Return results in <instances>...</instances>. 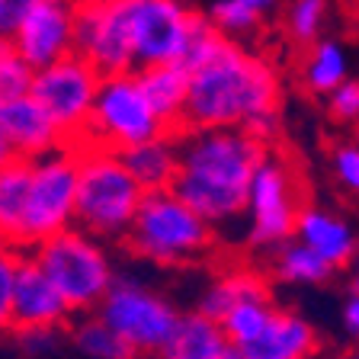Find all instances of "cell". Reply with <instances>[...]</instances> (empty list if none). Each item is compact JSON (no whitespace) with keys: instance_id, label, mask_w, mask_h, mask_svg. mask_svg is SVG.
<instances>
[{"instance_id":"6da1fadb","label":"cell","mask_w":359,"mask_h":359,"mask_svg":"<svg viewBox=\"0 0 359 359\" xmlns=\"http://www.w3.org/2000/svg\"><path fill=\"white\" fill-rule=\"evenodd\" d=\"M177 142L180 173L170 187L177 199L209 228L238 222L247 212L250 177L269 148L241 128H199L177 135Z\"/></svg>"},{"instance_id":"7a4b0ae2","label":"cell","mask_w":359,"mask_h":359,"mask_svg":"<svg viewBox=\"0 0 359 359\" xmlns=\"http://www.w3.org/2000/svg\"><path fill=\"white\" fill-rule=\"evenodd\" d=\"M279 74L260 55L244 52L234 39H222L215 52L189 71L183 132L247 128L254 119L279 112Z\"/></svg>"},{"instance_id":"3957f363","label":"cell","mask_w":359,"mask_h":359,"mask_svg":"<svg viewBox=\"0 0 359 359\" xmlns=\"http://www.w3.org/2000/svg\"><path fill=\"white\" fill-rule=\"evenodd\" d=\"M77 157V205L74 228L97 241H126L144 189L132 180L116 151L93 144H71Z\"/></svg>"},{"instance_id":"277c9868","label":"cell","mask_w":359,"mask_h":359,"mask_svg":"<svg viewBox=\"0 0 359 359\" xmlns=\"http://www.w3.org/2000/svg\"><path fill=\"white\" fill-rule=\"evenodd\" d=\"M122 244L161 266H187L212 250L215 228L202 222L187 202H180L173 189H161L144 193Z\"/></svg>"},{"instance_id":"5b68a950","label":"cell","mask_w":359,"mask_h":359,"mask_svg":"<svg viewBox=\"0 0 359 359\" xmlns=\"http://www.w3.org/2000/svg\"><path fill=\"white\" fill-rule=\"evenodd\" d=\"M26 254L52 279L71 314H93L116 283V269L106 254V244L81 228H67Z\"/></svg>"},{"instance_id":"8992f818","label":"cell","mask_w":359,"mask_h":359,"mask_svg":"<svg viewBox=\"0 0 359 359\" xmlns=\"http://www.w3.org/2000/svg\"><path fill=\"white\" fill-rule=\"evenodd\" d=\"M77 205V157L74 148H58L52 154L32 161L29 196L20 224V250H32L42 241L74 228Z\"/></svg>"},{"instance_id":"52a82bcc","label":"cell","mask_w":359,"mask_h":359,"mask_svg":"<svg viewBox=\"0 0 359 359\" xmlns=\"http://www.w3.org/2000/svg\"><path fill=\"white\" fill-rule=\"evenodd\" d=\"M157 135H167V128L161 126V119L148 106L135 74L103 77L81 144H93V148L122 154V151L151 142Z\"/></svg>"},{"instance_id":"ba28073f","label":"cell","mask_w":359,"mask_h":359,"mask_svg":"<svg viewBox=\"0 0 359 359\" xmlns=\"http://www.w3.org/2000/svg\"><path fill=\"white\" fill-rule=\"evenodd\" d=\"M93 314L132 346L135 356H157L180 321V311L170 299L126 276H116L103 305Z\"/></svg>"},{"instance_id":"9c48e42d","label":"cell","mask_w":359,"mask_h":359,"mask_svg":"<svg viewBox=\"0 0 359 359\" xmlns=\"http://www.w3.org/2000/svg\"><path fill=\"white\" fill-rule=\"evenodd\" d=\"M302 187L285 157L266 151L247 189V241L254 247H283L295 234Z\"/></svg>"},{"instance_id":"30bf717a","label":"cell","mask_w":359,"mask_h":359,"mask_svg":"<svg viewBox=\"0 0 359 359\" xmlns=\"http://www.w3.org/2000/svg\"><path fill=\"white\" fill-rule=\"evenodd\" d=\"M100 81H103V74L81 55H67V58L36 71V77H32L29 97L48 112V119L61 132L65 144L83 142Z\"/></svg>"},{"instance_id":"8fae6325","label":"cell","mask_w":359,"mask_h":359,"mask_svg":"<svg viewBox=\"0 0 359 359\" xmlns=\"http://www.w3.org/2000/svg\"><path fill=\"white\" fill-rule=\"evenodd\" d=\"M126 13L138 71L183 61L202 16L183 0H126Z\"/></svg>"},{"instance_id":"7c38bea8","label":"cell","mask_w":359,"mask_h":359,"mask_svg":"<svg viewBox=\"0 0 359 359\" xmlns=\"http://www.w3.org/2000/svg\"><path fill=\"white\" fill-rule=\"evenodd\" d=\"M74 55L90 61L103 77L138 71L126 0H81L74 26Z\"/></svg>"},{"instance_id":"4fadbf2b","label":"cell","mask_w":359,"mask_h":359,"mask_svg":"<svg viewBox=\"0 0 359 359\" xmlns=\"http://www.w3.org/2000/svg\"><path fill=\"white\" fill-rule=\"evenodd\" d=\"M77 7L81 0H36V7L22 16L10 45L32 71L74 55Z\"/></svg>"},{"instance_id":"5bb4252c","label":"cell","mask_w":359,"mask_h":359,"mask_svg":"<svg viewBox=\"0 0 359 359\" xmlns=\"http://www.w3.org/2000/svg\"><path fill=\"white\" fill-rule=\"evenodd\" d=\"M71 318L74 314H71V308L58 295V289L52 285V279L45 276L42 266L29 254H22L16 285H13V330H26V327L65 330L71 324Z\"/></svg>"},{"instance_id":"9a60e30c","label":"cell","mask_w":359,"mask_h":359,"mask_svg":"<svg viewBox=\"0 0 359 359\" xmlns=\"http://www.w3.org/2000/svg\"><path fill=\"white\" fill-rule=\"evenodd\" d=\"M0 135L7 142L10 154L22 161H39L58 148H67L48 112L32 97H20L0 106Z\"/></svg>"},{"instance_id":"2e32d148","label":"cell","mask_w":359,"mask_h":359,"mask_svg":"<svg viewBox=\"0 0 359 359\" xmlns=\"http://www.w3.org/2000/svg\"><path fill=\"white\" fill-rule=\"evenodd\" d=\"M295 238H299V244H305L308 250H314L330 269H340L356 260L359 238H356V231H353V224L344 222L340 215H330V212H324V209L302 205L299 222H295Z\"/></svg>"},{"instance_id":"e0dca14e","label":"cell","mask_w":359,"mask_h":359,"mask_svg":"<svg viewBox=\"0 0 359 359\" xmlns=\"http://www.w3.org/2000/svg\"><path fill=\"white\" fill-rule=\"evenodd\" d=\"M135 81L142 87L148 106L167 128V135H183V116H187L189 97V71L183 65H157L135 71Z\"/></svg>"},{"instance_id":"ac0fdd59","label":"cell","mask_w":359,"mask_h":359,"mask_svg":"<svg viewBox=\"0 0 359 359\" xmlns=\"http://www.w3.org/2000/svg\"><path fill=\"white\" fill-rule=\"evenodd\" d=\"M241 353L244 359H311L318 353V330L302 314L276 311L266 330Z\"/></svg>"},{"instance_id":"d6986e66","label":"cell","mask_w":359,"mask_h":359,"mask_svg":"<svg viewBox=\"0 0 359 359\" xmlns=\"http://www.w3.org/2000/svg\"><path fill=\"white\" fill-rule=\"evenodd\" d=\"M122 164L132 173V180L144 193L170 189L180 173V142L177 135H157L151 142H142L135 148L122 151Z\"/></svg>"},{"instance_id":"ffe728a7","label":"cell","mask_w":359,"mask_h":359,"mask_svg":"<svg viewBox=\"0 0 359 359\" xmlns=\"http://www.w3.org/2000/svg\"><path fill=\"white\" fill-rule=\"evenodd\" d=\"M244 302H269V283L263 273L257 269H228L209 289L199 295V308L196 311L209 321H222L224 314L231 311L234 305Z\"/></svg>"},{"instance_id":"44dd1931","label":"cell","mask_w":359,"mask_h":359,"mask_svg":"<svg viewBox=\"0 0 359 359\" xmlns=\"http://www.w3.org/2000/svg\"><path fill=\"white\" fill-rule=\"evenodd\" d=\"M224 346H228V340L222 334V324L193 311L180 314L177 327L164 344V350L157 353V359H218Z\"/></svg>"},{"instance_id":"7402d4cb","label":"cell","mask_w":359,"mask_h":359,"mask_svg":"<svg viewBox=\"0 0 359 359\" xmlns=\"http://www.w3.org/2000/svg\"><path fill=\"white\" fill-rule=\"evenodd\" d=\"M29 177H32V161L22 157H10L0 167V241L13 244L20 241V224L22 212H26V196H29Z\"/></svg>"},{"instance_id":"603a6c76","label":"cell","mask_w":359,"mask_h":359,"mask_svg":"<svg viewBox=\"0 0 359 359\" xmlns=\"http://www.w3.org/2000/svg\"><path fill=\"white\" fill-rule=\"evenodd\" d=\"M346 71H350V61H346L344 45L334 42V39H318L302 61V83L314 93L330 97L346 81Z\"/></svg>"},{"instance_id":"cb8c5ba5","label":"cell","mask_w":359,"mask_h":359,"mask_svg":"<svg viewBox=\"0 0 359 359\" xmlns=\"http://www.w3.org/2000/svg\"><path fill=\"white\" fill-rule=\"evenodd\" d=\"M273 273H276V279L292 285H321L334 276V269L299 241H285L283 247H276Z\"/></svg>"},{"instance_id":"d4e9b609","label":"cell","mask_w":359,"mask_h":359,"mask_svg":"<svg viewBox=\"0 0 359 359\" xmlns=\"http://www.w3.org/2000/svg\"><path fill=\"white\" fill-rule=\"evenodd\" d=\"M276 4L279 0H215L209 7L205 20H209L224 39H231V36H241V32L257 29V26L276 10Z\"/></svg>"},{"instance_id":"484cf974","label":"cell","mask_w":359,"mask_h":359,"mask_svg":"<svg viewBox=\"0 0 359 359\" xmlns=\"http://www.w3.org/2000/svg\"><path fill=\"white\" fill-rule=\"evenodd\" d=\"M71 340L90 359H138L132 346L116 330H109L97 314H83L81 321L71 324Z\"/></svg>"},{"instance_id":"4316f807","label":"cell","mask_w":359,"mask_h":359,"mask_svg":"<svg viewBox=\"0 0 359 359\" xmlns=\"http://www.w3.org/2000/svg\"><path fill=\"white\" fill-rule=\"evenodd\" d=\"M273 314H276L273 302H244V305H234L218 324H222L224 340L231 346H238V350H244V346H250L266 330Z\"/></svg>"},{"instance_id":"83f0119b","label":"cell","mask_w":359,"mask_h":359,"mask_svg":"<svg viewBox=\"0 0 359 359\" xmlns=\"http://www.w3.org/2000/svg\"><path fill=\"white\" fill-rule=\"evenodd\" d=\"M32 77H36V71L20 58V52L7 39H0V106L13 103L20 97H29Z\"/></svg>"},{"instance_id":"f1b7e54d","label":"cell","mask_w":359,"mask_h":359,"mask_svg":"<svg viewBox=\"0 0 359 359\" xmlns=\"http://www.w3.org/2000/svg\"><path fill=\"white\" fill-rule=\"evenodd\" d=\"M324 16H327V0H292L285 29H289V36L295 42L314 45L318 36H321Z\"/></svg>"},{"instance_id":"f546056e","label":"cell","mask_w":359,"mask_h":359,"mask_svg":"<svg viewBox=\"0 0 359 359\" xmlns=\"http://www.w3.org/2000/svg\"><path fill=\"white\" fill-rule=\"evenodd\" d=\"M22 254L26 250L0 241V334L13 330V285H16Z\"/></svg>"},{"instance_id":"4dcf8cb0","label":"cell","mask_w":359,"mask_h":359,"mask_svg":"<svg viewBox=\"0 0 359 359\" xmlns=\"http://www.w3.org/2000/svg\"><path fill=\"white\" fill-rule=\"evenodd\" d=\"M330 167H334L337 183L359 196V144L356 142L334 144V151H330Z\"/></svg>"},{"instance_id":"1f68e13d","label":"cell","mask_w":359,"mask_h":359,"mask_svg":"<svg viewBox=\"0 0 359 359\" xmlns=\"http://www.w3.org/2000/svg\"><path fill=\"white\" fill-rule=\"evenodd\" d=\"M327 106L337 122H353V126H359V81L346 77V81L330 93Z\"/></svg>"},{"instance_id":"d6a6232c","label":"cell","mask_w":359,"mask_h":359,"mask_svg":"<svg viewBox=\"0 0 359 359\" xmlns=\"http://www.w3.org/2000/svg\"><path fill=\"white\" fill-rule=\"evenodd\" d=\"M16 344H20L22 353H29V356H45V353H52L61 340V330L58 327H26V330H13Z\"/></svg>"},{"instance_id":"836d02e7","label":"cell","mask_w":359,"mask_h":359,"mask_svg":"<svg viewBox=\"0 0 359 359\" xmlns=\"http://www.w3.org/2000/svg\"><path fill=\"white\" fill-rule=\"evenodd\" d=\"M36 7V0H0V39H13L22 16Z\"/></svg>"},{"instance_id":"e575fe53","label":"cell","mask_w":359,"mask_h":359,"mask_svg":"<svg viewBox=\"0 0 359 359\" xmlns=\"http://www.w3.org/2000/svg\"><path fill=\"white\" fill-rule=\"evenodd\" d=\"M340 318H344L346 334H350V337H359V292H350V295H346Z\"/></svg>"},{"instance_id":"d590c367","label":"cell","mask_w":359,"mask_h":359,"mask_svg":"<svg viewBox=\"0 0 359 359\" xmlns=\"http://www.w3.org/2000/svg\"><path fill=\"white\" fill-rule=\"evenodd\" d=\"M218 359H244V353H241L238 346H231V344H228V346H224V353H222V356H218Z\"/></svg>"},{"instance_id":"8d00e7d4","label":"cell","mask_w":359,"mask_h":359,"mask_svg":"<svg viewBox=\"0 0 359 359\" xmlns=\"http://www.w3.org/2000/svg\"><path fill=\"white\" fill-rule=\"evenodd\" d=\"M10 157H13V154H10V148H7V142H4V135H0V167L7 164Z\"/></svg>"},{"instance_id":"74e56055","label":"cell","mask_w":359,"mask_h":359,"mask_svg":"<svg viewBox=\"0 0 359 359\" xmlns=\"http://www.w3.org/2000/svg\"><path fill=\"white\" fill-rule=\"evenodd\" d=\"M350 292H359V260L353 266V279H350Z\"/></svg>"},{"instance_id":"f35d334b","label":"cell","mask_w":359,"mask_h":359,"mask_svg":"<svg viewBox=\"0 0 359 359\" xmlns=\"http://www.w3.org/2000/svg\"><path fill=\"white\" fill-rule=\"evenodd\" d=\"M350 359H359V350H356V353H350Z\"/></svg>"},{"instance_id":"ab89813d","label":"cell","mask_w":359,"mask_h":359,"mask_svg":"<svg viewBox=\"0 0 359 359\" xmlns=\"http://www.w3.org/2000/svg\"><path fill=\"white\" fill-rule=\"evenodd\" d=\"M353 142H356V144H359V128H356V138H353Z\"/></svg>"},{"instance_id":"60d3db41","label":"cell","mask_w":359,"mask_h":359,"mask_svg":"<svg viewBox=\"0 0 359 359\" xmlns=\"http://www.w3.org/2000/svg\"><path fill=\"white\" fill-rule=\"evenodd\" d=\"M356 257H359V244H356Z\"/></svg>"}]
</instances>
